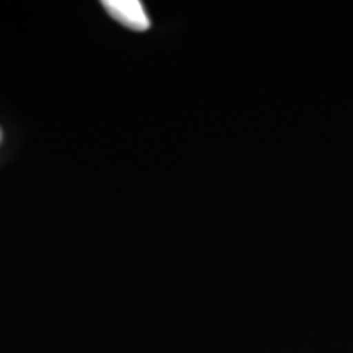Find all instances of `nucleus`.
<instances>
[{
    "label": "nucleus",
    "mask_w": 353,
    "mask_h": 353,
    "mask_svg": "<svg viewBox=\"0 0 353 353\" xmlns=\"http://www.w3.org/2000/svg\"><path fill=\"white\" fill-rule=\"evenodd\" d=\"M101 6L114 20L134 32H144L151 25L148 13L139 0H103Z\"/></svg>",
    "instance_id": "f257e3e1"
}]
</instances>
